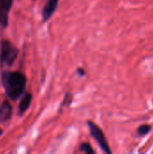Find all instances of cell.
I'll return each instance as SVG.
<instances>
[{
    "label": "cell",
    "instance_id": "1",
    "mask_svg": "<svg viewBox=\"0 0 153 154\" xmlns=\"http://www.w3.org/2000/svg\"><path fill=\"white\" fill-rule=\"evenodd\" d=\"M26 80L25 75L18 70H3L1 73V84L5 96L13 101L24 94Z\"/></svg>",
    "mask_w": 153,
    "mask_h": 154
},
{
    "label": "cell",
    "instance_id": "2",
    "mask_svg": "<svg viewBox=\"0 0 153 154\" xmlns=\"http://www.w3.org/2000/svg\"><path fill=\"white\" fill-rule=\"evenodd\" d=\"M19 54V50L8 40L0 42V65L2 68L12 67Z\"/></svg>",
    "mask_w": 153,
    "mask_h": 154
},
{
    "label": "cell",
    "instance_id": "3",
    "mask_svg": "<svg viewBox=\"0 0 153 154\" xmlns=\"http://www.w3.org/2000/svg\"><path fill=\"white\" fill-rule=\"evenodd\" d=\"M87 125H88V129H89L91 136L96 140V142L99 145L100 149L106 153H112V151L110 150L109 144L107 143L106 137L103 130L96 123H94L92 121H87Z\"/></svg>",
    "mask_w": 153,
    "mask_h": 154
},
{
    "label": "cell",
    "instance_id": "4",
    "mask_svg": "<svg viewBox=\"0 0 153 154\" xmlns=\"http://www.w3.org/2000/svg\"><path fill=\"white\" fill-rule=\"evenodd\" d=\"M14 0H0V26L5 29L9 23V14Z\"/></svg>",
    "mask_w": 153,
    "mask_h": 154
},
{
    "label": "cell",
    "instance_id": "5",
    "mask_svg": "<svg viewBox=\"0 0 153 154\" xmlns=\"http://www.w3.org/2000/svg\"><path fill=\"white\" fill-rule=\"evenodd\" d=\"M60 0H47L46 4L44 5L42 10H41V17L43 22H48L53 14L55 13Z\"/></svg>",
    "mask_w": 153,
    "mask_h": 154
},
{
    "label": "cell",
    "instance_id": "6",
    "mask_svg": "<svg viewBox=\"0 0 153 154\" xmlns=\"http://www.w3.org/2000/svg\"><path fill=\"white\" fill-rule=\"evenodd\" d=\"M32 101V95L30 92H24V94L23 95L19 106H18V116H23L26 111L29 109L31 103Z\"/></svg>",
    "mask_w": 153,
    "mask_h": 154
},
{
    "label": "cell",
    "instance_id": "7",
    "mask_svg": "<svg viewBox=\"0 0 153 154\" xmlns=\"http://www.w3.org/2000/svg\"><path fill=\"white\" fill-rule=\"evenodd\" d=\"M13 107L7 101H4L0 105V121L2 123H5L9 121L12 117Z\"/></svg>",
    "mask_w": 153,
    "mask_h": 154
},
{
    "label": "cell",
    "instance_id": "8",
    "mask_svg": "<svg viewBox=\"0 0 153 154\" xmlns=\"http://www.w3.org/2000/svg\"><path fill=\"white\" fill-rule=\"evenodd\" d=\"M151 130V126L150 125H142L138 130H137V134L139 136H144L146 134H148Z\"/></svg>",
    "mask_w": 153,
    "mask_h": 154
},
{
    "label": "cell",
    "instance_id": "9",
    "mask_svg": "<svg viewBox=\"0 0 153 154\" xmlns=\"http://www.w3.org/2000/svg\"><path fill=\"white\" fill-rule=\"evenodd\" d=\"M79 150H80L82 152H85V153L87 154L95 153L94 149L92 148V146H91L90 143H83L79 146Z\"/></svg>",
    "mask_w": 153,
    "mask_h": 154
},
{
    "label": "cell",
    "instance_id": "10",
    "mask_svg": "<svg viewBox=\"0 0 153 154\" xmlns=\"http://www.w3.org/2000/svg\"><path fill=\"white\" fill-rule=\"evenodd\" d=\"M71 101H72V95H71L70 93H67V94L65 95L64 100H63V102H62V106H65V105L69 106V105L71 103Z\"/></svg>",
    "mask_w": 153,
    "mask_h": 154
},
{
    "label": "cell",
    "instance_id": "11",
    "mask_svg": "<svg viewBox=\"0 0 153 154\" xmlns=\"http://www.w3.org/2000/svg\"><path fill=\"white\" fill-rule=\"evenodd\" d=\"M77 73L79 75V76H85L86 75V71L83 68H78L77 69Z\"/></svg>",
    "mask_w": 153,
    "mask_h": 154
},
{
    "label": "cell",
    "instance_id": "12",
    "mask_svg": "<svg viewBox=\"0 0 153 154\" xmlns=\"http://www.w3.org/2000/svg\"><path fill=\"white\" fill-rule=\"evenodd\" d=\"M3 134H4V131H3V129H1V128H0V137H1Z\"/></svg>",
    "mask_w": 153,
    "mask_h": 154
},
{
    "label": "cell",
    "instance_id": "13",
    "mask_svg": "<svg viewBox=\"0 0 153 154\" xmlns=\"http://www.w3.org/2000/svg\"><path fill=\"white\" fill-rule=\"evenodd\" d=\"M32 1H34V0H32Z\"/></svg>",
    "mask_w": 153,
    "mask_h": 154
}]
</instances>
